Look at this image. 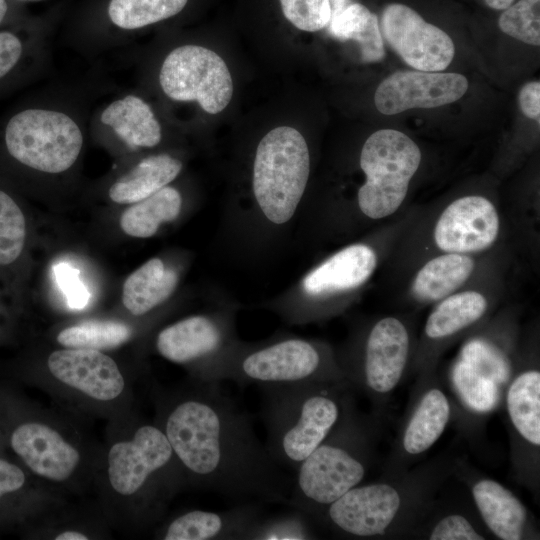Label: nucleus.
Listing matches in <instances>:
<instances>
[{
    "instance_id": "nucleus-6",
    "label": "nucleus",
    "mask_w": 540,
    "mask_h": 540,
    "mask_svg": "<svg viewBox=\"0 0 540 540\" xmlns=\"http://www.w3.org/2000/svg\"><path fill=\"white\" fill-rule=\"evenodd\" d=\"M309 172L308 146L298 130L280 126L261 139L253 165V192L268 220L283 224L291 219Z\"/></svg>"
},
{
    "instance_id": "nucleus-3",
    "label": "nucleus",
    "mask_w": 540,
    "mask_h": 540,
    "mask_svg": "<svg viewBox=\"0 0 540 540\" xmlns=\"http://www.w3.org/2000/svg\"><path fill=\"white\" fill-rule=\"evenodd\" d=\"M378 432L377 418L360 414L351 393L337 424L294 471L287 506L314 523L331 503L362 483L374 462Z\"/></svg>"
},
{
    "instance_id": "nucleus-36",
    "label": "nucleus",
    "mask_w": 540,
    "mask_h": 540,
    "mask_svg": "<svg viewBox=\"0 0 540 540\" xmlns=\"http://www.w3.org/2000/svg\"><path fill=\"white\" fill-rule=\"evenodd\" d=\"M498 26L505 34L526 44L540 45V0H520L504 9Z\"/></svg>"
},
{
    "instance_id": "nucleus-45",
    "label": "nucleus",
    "mask_w": 540,
    "mask_h": 540,
    "mask_svg": "<svg viewBox=\"0 0 540 540\" xmlns=\"http://www.w3.org/2000/svg\"><path fill=\"white\" fill-rule=\"evenodd\" d=\"M7 12V3L5 0H0V22L4 19Z\"/></svg>"
},
{
    "instance_id": "nucleus-28",
    "label": "nucleus",
    "mask_w": 540,
    "mask_h": 540,
    "mask_svg": "<svg viewBox=\"0 0 540 540\" xmlns=\"http://www.w3.org/2000/svg\"><path fill=\"white\" fill-rule=\"evenodd\" d=\"M487 306L486 298L476 291L447 296L428 316L425 337L432 342H440L455 336L479 321Z\"/></svg>"
},
{
    "instance_id": "nucleus-16",
    "label": "nucleus",
    "mask_w": 540,
    "mask_h": 540,
    "mask_svg": "<svg viewBox=\"0 0 540 540\" xmlns=\"http://www.w3.org/2000/svg\"><path fill=\"white\" fill-rule=\"evenodd\" d=\"M10 444L34 475L53 484L72 480L82 464L76 444L45 421L18 425L11 434Z\"/></svg>"
},
{
    "instance_id": "nucleus-17",
    "label": "nucleus",
    "mask_w": 540,
    "mask_h": 540,
    "mask_svg": "<svg viewBox=\"0 0 540 540\" xmlns=\"http://www.w3.org/2000/svg\"><path fill=\"white\" fill-rule=\"evenodd\" d=\"M468 89L458 73L397 71L378 86L374 96L377 110L395 115L412 108H435L460 99Z\"/></svg>"
},
{
    "instance_id": "nucleus-18",
    "label": "nucleus",
    "mask_w": 540,
    "mask_h": 540,
    "mask_svg": "<svg viewBox=\"0 0 540 540\" xmlns=\"http://www.w3.org/2000/svg\"><path fill=\"white\" fill-rule=\"evenodd\" d=\"M49 374L65 388L98 402L123 395L126 382L117 363L100 350L64 348L47 359Z\"/></svg>"
},
{
    "instance_id": "nucleus-10",
    "label": "nucleus",
    "mask_w": 540,
    "mask_h": 540,
    "mask_svg": "<svg viewBox=\"0 0 540 540\" xmlns=\"http://www.w3.org/2000/svg\"><path fill=\"white\" fill-rule=\"evenodd\" d=\"M409 355L407 327L398 318L385 317L369 330L359 363L344 370L351 390L363 394L371 402L375 418L400 385Z\"/></svg>"
},
{
    "instance_id": "nucleus-14",
    "label": "nucleus",
    "mask_w": 540,
    "mask_h": 540,
    "mask_svg": "<svg viewBox=\"0 0 540 540\" xmlns=\"http://www.w3.org/2000/svg\"><path fill=\"white\" fill-rule=\"evenodd\" d=\"M223 325L208 316H191L167 326L156 338V349L165 359L189 366L195 381L217 383L225 379L228 360Z\"/></svg>"
},
{
    "instance_id": "nucleus-5",
    "label": "nucleus",
    "mask_w": 540,
    "mask_h": 540,
    "mask_svg": "<svg viewBox=\"0 0 540 540\" xmlns=\"http://www.w3.org/2000/svg\"><path fill=\"white\" fill-rule=\"evenodd\" d=\"M107 480L112 491L135 502L138 517L157 520L167 502L186 484L172 447L157 424H139L130 437L117 441L107 454Z\"/></svg>"
},
{
    "instance_id": "nucleus-7",
    "label": "nucleus",
    "mask_w": 540,
    "mask_h": 540,
    "mask_svg": "<svg viewBox=\"0 0 540 540\" xmlns=\"http://www.w3.org/2000/svg\"><path fill=\"white\" fill-rule=\"evenodd\" d=\"M420 161L419 147L403 132L381 129L371 134L360 155V167L366 176L358 191L363 214L381 219L395 213Z\"/></svg>"
},
{
    "instance_id": "nucleus-30",
    "label": "nucleus",
    "mask_w": 540,
    "mask_h": 540,
    "mask_svg": "<svg viewBox=\"0 0 540 540\" xmlns=\"http://www.w3.org/2000/svg\"><path fill=\"white\" fill-rule=\"evenodd\" d=\"M329 32L340 41L353 40L359 44L364 62H377L384 58V45L378 18L367 7L352 3L331 17Z\"/></svg>"
},
{
    "instance_id": "nucleus-44",
    "label": "nucleus",
    "mask_w": 540,
    "mask_h": 540,
    "mask_svg": "<svg viewBox=\"0 0 540 540\" xmlns=\"http://www.w3.org/2000/svg\"><path fill=\"white\" fill-rule=\"evenodd\" d=\"M514 0H485V3L492 9L504 10L508 8Z\"/></svg>"
},
{
    "instance_id": "nucleus-42",
    "label": "nucleus",
    "mask_w": 540,
    "mask_h": 540,
    "mask_svg": "<svg viewBox=\"0 0 540 540\" xmlns=\"http://www.w3.org/2000/svg\"><path fill=\"white\" fill-rule=\"evenodd\" d=\"M91 536L78 529H65L56 533L53 537L55 540H87Z\"/></svg>"
},
{
    "instance_id": "nucleus-37",
    "label": "nucleus",
    "mask_w": 540,
    "mask_h": 540,
    "mask_svg": "<svg viewBox=\"0 0 540 540\" xmlns=\"http://www.w3.org/2000/svg\"><path fill=\"white\" fill-rule=\"evenodd\" d=\"M285 18L296 28L315 32L328 26L331 19L329 0H279Z\"/></svg>"
},
{
    "instance_id": "nucleus-22",
    "label": "nucleus",
    "mask_w": 540,
    "mask_h": 540,
    "mask_svg": "<svg viewBox=\"0 0 540 540\" xmlns=\"http://www.w3.org/2000/svg\"><path fill=\"white\" fill-rule=\"evenodd\" d=\"M376 265L372 248L350 245L312 270L303 280V289L315 297L354 289L369 279Z\"/></svg>"
},
{
    "instance_id": "nucleus-38",
    "label": "nucleus",
    "mask_w": 540,
    "mask_h": 540,
    "mask_svg": "<svg viewBox=\"0 0 540 540\" xmlns=\"http://www.w3.org/2000/svg\"><path fill=\"white\" fill-rule=\"evenodd\" d=\"M56 280L65 293L68 305L73 309H82L89 300V292L79 279V271L67 263L54 266Z\"/></svg>"
},
{
    "instance_id": "nucleus-39",
    "label": "nucleus",
    "mask_w": 540,
    "mask_h": 540,
    "mask_svg": "<svg viewBox=\"0 0 540 540\" xmlns=\"http://www.w3.org/2000/svg\"><path fill=\"white\" fill-rule=\"evenodd\" d=\"M22 54V43L10 32H0V78L10 72Z\"/></svg>"
},
{
    "instance_id": "nucleus-13",
    "label": "nucleus",
    "mask_w": 540,
    "mask_h": 540,
    "mask_svg": "<svg viewBox=\"0 0 540 540\" xmlns=\"http://www.w3.org/2000/svg\"><path fill=\"white\" fill-rule=\"evenodd\" d=\"M511 462L516 480L536 491L540 472V371L514 373L505 392Z\"/></svg>"
},
{
    "instance_id": "nucleus-41",
    "label": "nucleus",
    "mask_w": 540,
    "mask_h": 540,
    "mask_svg": "<svg viewBox=\"0 0 540 540\" xmlns=\"http://www.w3.org/2000/svg\"><path fill=\"white\" fill-rule=\"evenodd\" d=\"M520 109L523 114L540 122V83L533 81L525 84L518 96Z\"/></svg>"
},
{
    "instance_id": "nucleus-21",
    "label": "nucleus",
    "mask_w": 540,
    "mask_h": 540,
    "mask_svg": "<svg viewBox=\"0 0 540 540\" xmlns=\"http://www.w3.org/2000/svg\"><path fill=\"white\" fill-rule=\"evenodd\" d=\"M261 519L255 503L235 504L222 511L190 510L170 520L158 532L164 540H248Z\"/></svg>"
},
{
    "instance_id": "nucleus-19",
    "label": "nucleus",
    "mask_w": 540,
    "mask_h": 540,
    "mask_svg": "<svg viewBox=\"0 0 540 540\" xmlns=\"http://www.w3.org/2000/svg\"><path fill=\"white\" fill-rule=\"evenodd\" d=\"M498 232L499 217L494 205L482 196H465L442 212L434 240L444 252L466 254L490 247Z\"/></svg>"
},
{
    "instance_id": "nucleus-25",
    "label": "nucleus",
    "mask_w": 540,
    "mask_h": 540,
    "mask_svg": "<svg viewBox=\"0 0 540 540\" xmlns=\"http://www.w3.org/2000/svg\"><path fill=\"white\" fill-rule=\"evenodd\" d=\"M181 169L182 163L168 154L146 157L111 185L109 197L119 204H133L167 186Z\"/></svg>"
},
{
    "instance_id": "nucleus-1",
    "label": "nucleus",
    "mask_w": 540,
    "mask_h": 540,
    "mask_svg": "<svg viewBox=\"0 0 540 540\" xmlns=\"http://www.w3.org/2000/svg\"><path fill=\"white\" fill-rule=\"evenodd\" d=\"M157 411L187 485L236 504L287 505L293 476L271 458L249 417L219 384L194 381L163 393Z\"/></svg>"
},
{
    "instance_id": "nucleus-43",
    "label": "nucleus",
    "mask_w": 540,
    "mask_h": 540,
    "mask_svg": "<svg viewBox=\"0 0 540 540\" xmlns=\"http://www.w3.org/2000/svg\"><path fill=\"white\" fill-rule=\"evenodd\" d=\"M330 1V7H331V17L338 14L342 10H344L346 7L351 5L353 0H329Z\"/></svg>"
},
{
    "instance_id": "nucleus-40",
    "label": "nucleus",
    "mask_w": 540,
    "mask_h": 540,
    "mask_svg": "<svg viewBox=\"0 0 540 540\" xmlns=\"http://www.w3.org/2000/svg\"><path fill=\"white\" fill-rule=\"evenodd\" d=\"M26 482V476L17 465L0 459V498L8 493L20 490Z\"/></svg>"
},
{
    "instance_id": "nucleus-23",
    "label": "nucleus",
    "mask_w": 540,
    "mask_h": 540,
    "mask_svg": "<svg viewBox=\"0 0 540 540\" xmlns=\"http://www.w3.org/2000/svg\"><path fill=\"white\" fill-rule=\"evenodd\" d=\"M513 374V364L502 348L484 337H475L463 345L451 376L472 381L504 396Z\"/></svg>"
},
{
    "instance_id": "nucleus-24",
    "label": "nucleus",
    "mask_w": 540,
    "mask_h": 540,
    "mask_svg": "<svg viewBox=\"0 0 540 540\" xmlns=\"http://www.w3.org/2000/svg\"><path fill=\"white\" fill-rule=\"evenodd\" d=\"M101 122L130 147H153L161 140V127L150 106L140 97L127 95L110 103Z\"/></svg>"
},
{
    "instance_id": "nucleus-27",
    "label": "nucleus",
    "mask_w": 540,
    "mask_h": 540,
    "mask_svg": "<svg viewBox=\"0 0 540 540\" xmlns=\"http://www.w3.org/2000/svg\"><path fill=\"white\" fill-rule=\"evenodd\" d=\"M489 535L475 506L442 505L437 498L412 536L430 540H484Z\"/></svg>"
},
{
    "instance_id": "nucleus-15",
    "label": "nucleus",
    "mask_w": 540,
    "mask_h": 540,
    "mask_svg": "<svg viewBox=\"0 0 540 540\" xmlns=\"http://www.w3.org/2000/svg\"><path fill=\"white\" fill-rule=\"evenodd\" d=\"M381 24L391 48L416 70L440 72L452 62L455 47L450 36L410 7L398 3L386 6Z\"/></svg>"
},
{
    "instance_id": "nucleus-26",
    "label": "nucleus",
    "mask_w": 540,
    "mask_h": 540,
    "mask_svg": "<svg viewBox=\"0 0 540 540\" xmlns=\"http://www.w3.org/2000/svg\"><path fill=\"white\" fill-rule=\"evenodd\" d=\"M178 282L177 273L152 258L131 273L123 284L122 302L134 316H142L166 301Z\"/></svg>"
},
{
    "instance_id": "nucleus-12",
    "label": "nucleus",
    "mask_w": 540,
    "mask_h": 540,
    "mask_svg": "<svg viewBox=\"0 0 540 540\" xmlns=\"http://www.w3.org/2000/svg\"><path fill=\"white\" fill-rule=\"evenodd\" d=\"M415 384L383 474L397 475L412 468L439 440L450 421V399L441 383L432 379V373H422Z\"/></svg>"
},
{
    "instance_id": "nucleus-2",
    "label": "nucleus",
    "mask_w": 540,
    "mask_h": 540,
    "mask_svg": "<svg viewBox=\"0 0 540 540\" xmlns=\"http://www.w3.org/2000/svg\"><path fill=\"white\" fill-rule=\"evenodd\" d=\"M455 464L437 457L397 475L357 485L314 521L335 535L357 539L412 536L437 500Z\"/></svg>"
},
{
    "instance_id": "nucleus-31",
    "label": "nucleus",
    "mask_w": 540,
    "mask_h": 540,
    "mask_svg": "<svg viewBox=\"0 0 540 540\" xmlns=\"http://www.w3.org/2000/svg\"><path fill=\"white\" fill-rule=\"evenodd\" d=\"M178 190L165 186L128 207L120 217L122 231L132 237L149 238L161 224L175 220L181 210Z\"/></svg>"
},
{
    "instance_id": "nucleus-4",
    "label": "nucleus",
    "mask_w": 540,
    "mask_h": 540,
    "mask_svg": "<svg viewBox=\"0 0 540 540\" xmlns=\"http://www.w3.org/2000/svg\"><path fill=\"white\" fill-rule=\"evenodd\" d=\"M265 447L282 468L295 471L339 421L349 395L347 381L259 386Z\"/></svg>"
},
{
    "instance_id": "nucleus-34",
    "label": "nucleus",
    "mask_w": 540,
    "mask_h": 540,
    "mask_svg": "<svg viewBox=\"0 0 540 540\" xmlns=\"http://www.w3.org/2000/svg\"><path fill=\"white\" fill-rule=\"evenodd\" d=\"M315 527L306 514L293 509L267 519L261 518L250 531L248 540L316 539L318 536Z\"/></svg>"
},
{
    "instance_id": "nucleus-35",
    "label": "nucleus",
    "mask_w": 540,
    "mask_h": 540,
    "mask_svg": "<svg viewBox=\"0 0 540 540\" xmlns=\"http://www.w3.org/2000/svg\"><path fill=\"white\" fill-rule=\"evenodd\" d=\"M26 239V221L17 203L0 190V265H9L21 255Z\"/></svg>"
},
{
    "instance_id": "nucleus-20",
    "label": "nucleus",
    "mask_w": 540,
    "mask_h": 540,
    "mask_svg": "<svg viewBox=\"0 0 540 540\" xmlns=\"http://www.w3.org/2000/svg\"><path fill=\"white\" fill-rule=\"evenodd\" d=\"M461 477L490 535L501 540L538 538L531 513L511 490L488 477L463 472Z\"/></svg>"
},
{
    "instance_id": "nucleus-11",
    "label": "nucleus",
    "mask_w": 540,
    "mask_h": 540,
    "mask_svg": "<svg viewBox=\"0 0 540 540\" xmlns=\"http://www.w3.org/2000/svg\"><path fill=\"white\" fill-rule=\"evenodd\" d=\"M159 82L170 99L196 101L209 114L224 110L233 94L225 61L216 52L198 45L172 50L161 66Z\"/></svg>"
},
{
    "instance_id": "nucleus-33",
    "label": "nucleus",
    "mask_w": 540,
    "mask_h": 540,
    "mask_svg": "<svg viewBox=\"0 0 540 540\" xmlns=\"http://www.w3.org/2000/svg\"><path fill=\"white\" fill-rule=\"evenodd\" d=\"M188 0H111L108 15L111 22L125 30H133L178 14Z\"/></svg>"
},
{
    "instance_id": "nucleus-29",
    "label": "nucleus",
    "mask_w": 540,
    "mask_h": 540,
    "mask_svg": "<svg viewBox=\"0 0 540 540\" xmlns=\"http://www.w3.org/2000/svg\"><path fill=\"white\" fill-rule=\"evenodd\" d=\"M474 269V260L465 254L447 253L428 261L417 273L412 291L424 302L447 297L462 285Z\"/></svg>"
},
{
    "instance_id": "nucleus-8",
    "label": "nucleus",
    "mask_w": 540,
    "mask_h": 540,
    "mask_svg": "<svg viewBox=\"0 0 540 540\" xmlns=\"http://www.w3.org/2000/svg\"><path fill=\"white\" fill-rule=\"evenodd\" d=\"M226 379L240 386L344 382V371L310 341L287 338L234 357Z\"/></svg>"
},
{
    "instance_id": "nucleus-9",
    "label": "nucleus",
    "mask_w": 540,
    "mask_h": 540,
    "mask_svg": "<svg viewBox=\"0 0 540 540\" xmlns=\"http://www.w3.org/2000/svg\"><path fill=\"white\" fill-rule=\"evenodd\" d=\"M9 154L20 163L45 173H61L77 160L83 135L67 114L32 108L14 115L5 129Z\"/></svg>"
},
{
    "instance_id": "nucleus-32",
    "label": "nucleus",
    "mask_w": 540,
    "mask_h": 540,
    "mask_svg": "<svg viewBox=\"0 0 540 540\" xmlns=\"http://www.w3.org/2000/svg\"><path fill=\"white\" fill-rule=\"evenodd\" d=\"M131 329L116 321H85L64 328L57 342L64 348L103 350L118 347L131 337Z\"/></svg>"
}]
</instances>
